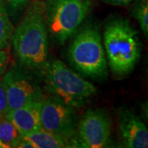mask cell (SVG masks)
I'll use <instances>...</instances> for the list:
<instances>
[{
	"instance_id": "obj_1",
	"label": "cell",
	"mask_w": 148,
	"mask_h": 148,
	"mask_svg": "<svg viewBox=\"0 0 148 148\" xmlns=\"http://www.w3.org/2000/svg\"><path fill=\"white\" fill-rule=\"evenodd\" d=\"M11 40L25 68L39 70L45 67L48 58V31L43 1L36 0L29 5Z\"/></svg>"
},
{
	"instance_id": "obj_2",
	"label": "cell",
	"mask_w": 148,
	"mask_h": 148,
	"mask_svg": "<svg viewBox=\"0 0 148 148\" xmlns=\"http://www.w3.org/2000/svg\"><path fill=\"white\" fill-rule=\"evenodd\" d=\"M104 46L111 70L118 75L129 73L140 58L138 32L127 20L117 19L106 25Z\"/></svg>"
},
{
	"instance_id": "obj_3",
	"label": "cell",
	"mask_w": 148,
	"mask_h": 148,
	"mask_svg": "<svg viewBox=\"0 0 148 148\" xmlns=\"http://www.w3.org/2000/svg\"><path fill=\"white\" fill-rule=\"evenodd\" d=\"M43 69L47 90L69 106L81 107L96 94L94 85L60 60L47 62Z\"/></svg>"
},
{
	"instance_id": "obj_4",
	"label": "cell",
	"mask_w": 148,
	"mask_h": 148,
	"mask_svg": "<svg viewBox=\"0 0 148 148\" xmlns=\"http://www.w3.org/2000/svg\"><path fill=\"white\" fill-rule=\"evenodd\" d=\"M48 33L58 45L64 44L77 31L90 7V0H45Z\"/></svg>"
},
{
	"instance_id": "obj_5",
	"label": "cell",
	"mask_w": 148,
	"mask_h": 148,
	"mask_svg": "<svg viewBox=\"0 0 148 148\" xmlns=\"http://www.w3.org/2000/svg\"><path fill=\"white\" fill-rule=\"evenodd\" d=\"M69 57L74 68L86 76L102 77L107 74V59L101 36L93 27L77 33L70 45Z\"/></svg>"
},
{
	"instance_id": "obj_6",
	"label": "cell",
	"mask_w": 148,
	"mask_h": 148,
	"mask_svg": "<svg viewBox=\"0 0 148 148\" xmlns=\"http://www.w3.org/2000/svg\"><path fill=\"white\" fill-rule=\"evenodd\" d=\"M40 122L43 129L69 142L76 135L78 124L73 107L54 95L44 97L40 110Z\"/></svg>"
},
{
	"instance_id": "obj_7",
	"label": "cell",
	"mask_w": 148,
	"mask_h": 148,
	"mask_svg": "<svg viewBox=\"0 0 148 148\" xmlns=\"http://www.w3.org/2000/svg\"><path fill=\"white\" fill-rule=\"evenodd\" d=\"M77 138L73 139L75 147L102 148L107 146L110 137V120L102 110L90 109L78 122Z\"/></svg>"
},
{
	"instance_id": "obj_8",
	"label": "cell",
	"mask_w": 148,
	"mask_h": 148,
	"mask_svg": "<svg viewBox=\"0 0 148 148\" xmlns=\"http://www.w3.org/2000/svg\"><path fill=\"white\" fill-rule=\"evenodd\" d=\"M3 82L8 97V112L44 97L36 80L25 69L12 68L3 76Z\"/></svg>"
},
{
	"instance_id": "obj_9",
	"label": "cell",
	"mask_w": 148,
	"mask_h": 148,
	"mask_svg": "<svg viewBox=\"0 0 148 148\" xmlns=\"http://www.w3.org/2000/svg\"><path fill=\"white\" fill-rule=\"evenodd\" d=\"M119 127L123 144L128 148H147L148 130L143 120L132 111L124 109L119 116Z\"/></svg>"
},
{
	"instance_id": "obj_10",
	"label": "cell",
	"mask_w": 148,
	"mask_h": 148,
	"mask_svg": "<svg viewBox=\"0 0 148 148\" xmlns=\"http://www.w3.org/2000/svg\"><path fill=\"white\" fill-rule=\"evenodd\" d=\"M43 99L44 97L35 99L7 114L6 118L13 123L21 135L42 129L40 110Z\"/></svg>"
},
{
	"instance_id": "obj_11",
	"label": "cell",
	"mask_w": 148,
	"mask_h": 148,
	"mask_svg": "<svg viewBox=\"0 0 148 148\" xmlns=\"http://www.w3.org/2000/svg\"><path fill=\"white\" fill-rule=\"evenodd\" d=\"M21 136L32 143L35 148L72 147L71 143L69 140L48 132L43 128Z\"/></svg>"
},
{
	"instance_id": "obj_12",
	"label": "cell",
	"mask_w": 148,
	"mask_h": 148,
	"mask_svg": "<svg viewBox=\"0 0 148 148\" xmlns=\"http://www.w3.org/2000/svg\"><path fill=\"white\" fill-rule=\"evenodd\" d=\"M21 134L7 118L0 119V144L3 148L17 147Z\"/></svg>"
},
{
	"instance_id": "obj_13",
	"label": "cell",
	"mask_w": 148,
	"mask_h": 148,
	"mask_svg": "<svg viewBox=\"0 0 148 148\" xmlns=\"http://www.w3.org/2000/svg\"><path fill=\"white\" fill-rule=\"evenodd\" d=\"M13 27L8 17L5 6L0 1V49H5L11 40Z\"/></svg>"
},
{
	"instance_id": "obj_14",
	"label": "cell",
	"mask_w": 148,
	"mask_h": 148,
	"mask_svg": "<svg viewBox=\"0 0 148 148\" xmlns=\"http://www.w3.org/2000/svg\"><path fill=\"white\" fill-rule=\"evenodd\" d=\"M132 15L138 21L144 35L148 36V0H135Z\"/></svg>"
},
{
	"instance_id": "obj_15",
	"label": "cell",
	"mask_w": 148,
	"mask_h": 148,
	"mask_svg": "<svg viewBox=\"0 0 148 148\" xmlns=\"http://www.w3.org/2000/svg\"><path fill=\"white\" fill-rule=\"evenodd\" d=\"M8 112V97L3 79L0 80V119L5 118Z\"/></svg>"
},
{
	"instance_id": "obj_16",
	"label": "cell",
	"mask_w": 148,
	"mask_h": 148,
	"mask_svg": "<svg viewBox=\"0 0 148 148\" xmlns=\"http://www.w3.org/2000/svg\"><path fill=\"white\" fill-rule=\"evenodd\" d=\"M30 0H7L12 10H19L24 8Z\"/></svg>"
},
{
	"instance_id": "obj_17",
	"label": "cell",
	"mask_w": 148,
	"mask_h": 148,
	"mask_svg": "<svg viewBox=\"0 0 148 148\" xmlns=\"http://www.w3.org/2000/svg\"><path fill=\"white\" fill-rule=\"evenodd\" d=\"M8 56L3 49H0V75L5 71L6 66L8 64Z\"/></svg>"
},
{
	"instance_id": "obj_18",
	"label": "cell",
	"mask_w": 148,
	"mask_h": 148,
	"mask_svg": "<svg viewBox=\"0 0 148 148\" xmlns=\"http://www.w3.org/2000/svg\"><path fill=\"white\" fill-rule=\"evenodd\" d=\"M101 2L113 6H126L135 0H100Z\"/></svg>"
},
{
	"instance_id": "obj_19",
	"label": "cell",
	"mask_w": 148,
	"mask_h": 148,
	"mask_svg": "<svg viewBox=\"0 0 148 148\" xmlns=\"http://www.w3.org/2000/svg\"><path fill=\"white\" fill-rule=\"evenodd\" d=\"M17 147L21 148H35L34 146L32 145V143H30L28 140H27L26 138H21V141L18 143V146Z\"/></svg>"
},
{
	"instance_id": "obj_20",
	"label": "cell",
	"mask_w": 148,
	"mask_h": 148,
	"mask_svg": "<svg viewBox=\"0 0 148 148\" xmlns=\"http://www.w3.org/2000/svg\"><path fill=\"white\" fill-rule=\"evenodd\" d=\"M0 148H3V147H2V145L0 144Z\"/></svg>"
}]
</instances>
